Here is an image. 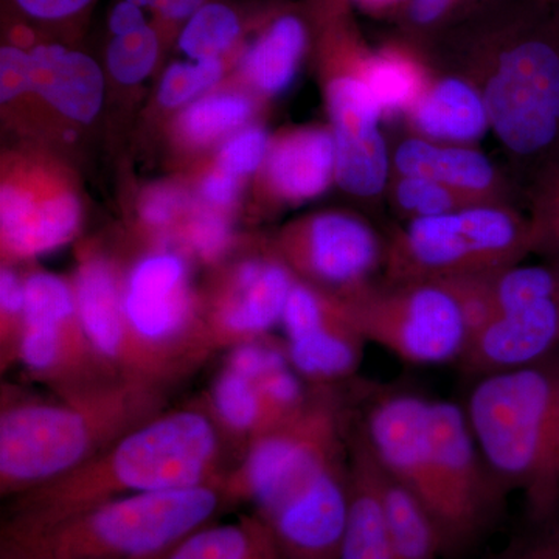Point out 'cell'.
<instances>
[{
    "instance_id": "6da1fadb",
    "label": "cell",
    "mask_w": 559,
    "mask_h": 559,
    "mask_svg": "<svg viewBox=\"0 0 559 559\" xmlns=\"http://www.w3.org/2000/svg\"><path fill=\"white\" fill-rule=\"evenodd\" d=\"M223 433L205 404L162 411L68 476L16 496L2 532H31L106 500L219 484Z\"/></svg>"
},
{
    "instance_id": "7a4b0ae2",
    "label": "cell",
    "mask_w": 559,
    "mask_h": 559,
    "mask_svg": "<svg viewBox=\"0 0 559 559\" xmlns=\"http://www.w3.org/2000/svg\"><path fill=\"white\" fill-rule=\"evenodd\" d=\"M164 388L117 378L57 401L2 389L0 492L16 498L86 465L164 411Z\"/></svg>"
},
{
    "instance_id": "3957f363",
    "label": "cell",
    "mask_w": 559,
    "mask_h": 559,
    "mask_svg": "<svg viewBox=\"0 0 559 559\" xmlns=\"http://www.w3.org/2000/svg\"><path fill=\"white\" fill-rule=\"evenodd\" d=\"M466 417L496 476L521 491L530 521L559 518V348L474 380Z\"/></svg>"
},
{
    "instance_id": "277c9868",
    "label": "cell",
    "mask_w": 559,
    "mask_h": 559,
    "mask_svg": "<svg viewBox=\"0 0 559 559\" xmlns=\"http://www.w3.org/2000/svg\"><path fill=\"white\" fill-rule=\"evenodd\" d=\"M223 481L106 500L31 532L0 533V551L38 559H164L229 509Z\"/></svg>"
},
{
    "instance_id": "5b68a950",
    "label": "cell",
    "mask_w": 559,
    "mask_h": 559,
    "mask_svg": "<svg viewBox=\"0 0 559 559\" xmlns=\"http://www.w3.org/2000/svg\"><path fill=\"white\" fill-rule=\"evenodd\" d=\"M123 316L135 380L165 388L213 355L178 253L160 250L134 264L124 280Z\"/></svg>"
},
{
    "instance_id": "8992f818",
    "label": "cell",
    "mask_w": 559,
    "mask_h": 559,
    "mask_svg": "<svg viewBox=\"0 0 559 559\" xmlns=\"http://www.w3.org/2000/svg\"><path fill=\"white\" fill-rule=\"evenodd\" d=\"M532 252L530 224L495 207L414 218L388 253L390 282L484 277Z\"/></svg>"
},
{
    "instance_id": "52a82bcc",
    "label": "cell",
    "mask_w": 559,
    "mask_h": 559,
    "mask_svg": "<svg viewBox=\"0 0 559 559\" xmlns=\"http://www.w3.org/2000/svg\"><path fill=\"white\" fill-rule=\"evenodd\" d=\"M349 499L348 437L283 471L252 506L283 559H340Z\"/></svg>"
},
{
    "instance_id": "ba28073f",
    "label": "cell",
    "mask_w": 559,
    "mask_h": 559,
    "mask_svg": "<svg viewBox=\"0 0 559 559\" xmlns=\"http://www.w3.org/2000/svg\"><path fill=\"white\" fill-rule=\"evenodd\" d=\"M429 418L441 557L455 559L487 538L506 510L510 491L481 454L465 407L430 400Z\"/></svg>"
},
{
    "instance_id": "9c48e42d",
    "label": "cell",
    "mask_w": 559,
    "mask_h": 559,
    "mask_svg": "<svg viewBox=\"0 0 559 559\" xmlns=\"http://www.w3.org/2000/svg\"><path fill=\"white\" fill-rule=\"evenodd\" d=\"M345 300L366 341L404 362H459L468 344V319L448 282H392L384 289L367 286Z\"/></svg>"
},
{
    "instance_id": "30bf717a",
    "label": "cell",
    "mask_w": 559,
    "mask_h": 559,
    "mask_svg": "<svg viewBox=\"0 0 559 559\" xmlns=\"http://www.w3.org/2000/svg\"><path fill=\"white\" fill-rule=\"evenodd\" d=\"M489 124L521 157H535L559 143V46L533 36L500 57L484 92Z\"/></svg>"
},
{
    "instance_id": "8fae6325",
    "label": "cell",
    "mask_w": 559,
    "mask_h": 559,
    "mask_svg": "<svg viewBox=\"0 0 559 559\" xmlns=\"http://www.w3.org/2000/svg\"><path fill=\"white\" fill-rule=\"evenodd\" d=\"M282 326L289 366L307 384L340 385L358 371L367 341L342 297L296 282Z\"/></svg>"
},
{
    "instance_id": "7c38bea8",
    "label": "cell",
    "mask_w": 559,
    "mask_h": 559,
    "mask_svg": "<svg viewBox=\"0 0 559 559\" xmlns=\"http://www.w3.org/2000/svg\"><path fill=\"white\" fill-rule=\"evenodd\" d=\"M366 401L364 411L358 412V423L367 447L378 465L409 489L437 525L439 489L430 437V400L401 390H380L366 395Z\"/></svg>"
},
{
    "instance_id": "4fadbf2b",
    "label": "cell",
    "mask_w": 559,
    "mask_h": 559,
    "mask_svg": "<svg viewBox=\"0 0 559 559\" xmlns=\"http://www.w3.org/2000/svg\"><path fill=\"white\" fill-rule=\"evenodd\" d=\"M293 266L316 282L340 289L342 299L369 286L384 255L377 234L362 221L344 213H323L286 241Z\"/></svg>"
},
{
    "instance_id": "5bb4252c",
    "label": "cell",
    "mask_w": 559,
    "mask_h": 559,
    "mask_svg": "<svg viewBox=\"0 0 559 559\" xmlns=\"http://www.w3.org/2000/svg\"><path fill=\"white\" fill-rule=\"evenodd\" d=\"M296 282L283 261L249 259L238 264L204 318L213 353L266 337L282 323Z\"/></svg>"
},
{
    "instance_id": "9a60e30c",
    "label": "cell",
    "mask_w": 559,
    "mask_h": 559,
    "mask_svg": "<svg viewBox=\"0 0 559 559\" xmlns=\"http://www.w3.org/2000/svg\"><path fill=\"white\" fill-rule=\"evenodd\" d=\"M336 171L349 194H380L389 178V153L381 132L382 109L360 76H341L329 87Z\"/></svg>"
},
{
    "instance_id": "2e32d148",
    "label": "cell",
    "mask_w": 559,
    "mask_h": 559,
    "mask_svg": "<svg viewBox=\"0 0 559 559\" xmlns=\"http://www.w3.org/2000/svg\"><path fill=\"white\" fill-rule=\"evenodd\" d=\"M559 348V296L500 311L471 333L460 369L487 377L520 369Z\"/></svg>"
},
{
    "instance_id": "e0dca14e",
    "label": "cell",
    "mask_w": 559,
    "mask_h": 559,
    "mask_svg": "<svg viewBox=\"0 0 559 559\" xmlns=\"http://www.w3.org/2000/svg\"><path fill=\"white\" fill-rule=\"evenodd\" d=\"M73 293L81 329L103 367L114 377L135 380L124 326L123 285L109 260L97 253L83 257Z\"/></svg>"
},
{
    "instance_id": "ac0fdd59",
    "label": "cell",
    "mask_w": 559,
    "mask_h": 559,
    "mask_svg": "<svg viewBox=\"0 0 559 559\" xmlns=\"http://www.w3.org/2000/svg\"><path fill=\"white\" fill-rule=\"evenodd\" d=\"M80 219V202L69 191L39 201L22 187L3 186L0 191L2 248L13 259L61 248L75 235Z\"/></svg>"
},
{
    "instance_id": "d6986e66",
    "label": "cell",
    "mask_w": 559,
    "mask_h": 559,
    "mask_svg": "<svg viewBox=\"0 0 559 559\" xmlns=\"http://www.w3.org/2000/svg\"><path fill=\"white\" fill-rule=\"evenodd\" d=\"M31 57L32 91L62 116L90 123L100 110L105 94L100 66L87 55L57 44L36 47Z\"/></svg>"
},
{
    "instance_id": "ffe728a7",
    "label": "cell",
    "mask_w": 559,
    "mask_h": 559,
    "mask_svg": "<svg viewBox=\"0 0 559 559\" xmlns=\"http://www.w3.org/2000/svg\"><path fill=\"white\" fill-rule=\"evenodd\" d=\"M352 499L340 559H395L378 491L377 466L360 432L358 417L349 430Z\"/></svg>"
},
{
    "instance_id": "44dd1931",
    "label": "cell",
    "mask_w": 559,
    "mask_h": 559,
    "mask_svg": "<svg viewBox=\"0 0 559 559\" xmlns=\"http://www.w3.org/2000/svg\"><path fill=\"white\" fill-rule=\"evenodd\" d=\"M336 171L333 134L305 130L288 135L271 150L267 176L274 189L290 201H305L326 190Z\"/></svg>"
},
{
    "instance_id": "7402d4cb",
    "label": "cell",
    "mask_w": 559,
    "mask_h": 559,
    "mask_svg": "<svg viewBox=\"0 0 559 559\" xmlns=\"http://www.w3.org/2000/svg\"><path fill=\"white\" fill-rule=\"evenodd\" d=\"M400 176H419L450 187L459 194H480L491 189L496 170L480 151L440 146L426 139H407L396 148Z\"/></svg>"
},
{
    "instance_id": "603a6c76",
    "label": "cell",
    "mask_w": 559,
    "mask_h": 559,
    "mask_svg": "<svg viewBox=\"0 0 559 559\" xmlns=\"http://www.w3.org/2000/svg\"><path fill=\"white\" fill-rule=\"evenodd\" d=\"M415 128L426 138L468 143L489 127L484 95L457 79L441 80L423 92L414 106Z\"/></svg>"
},
{
    "instance_id": "cb8c5ba5",
    "label": "cell",
    "mask_w": 559,
    "mask_h": 559,
    "mask_svg": "<svg viewBox=\"0 0 559 559\" xmlns=\"http://www.w3.org/2000/svg\"><path fill=\"white\" fill-rule=\"evenodd\" d=\"M373 455V454H371ZM374 460V457H373ZM377 466L378 491L385 528L395 559H440L441 540L436 522L414 495Z\"/></svg>"
},
{
    "instance_id": "d4e9b609",
    "label": "cell",
    "mask_w": 559,
    "mask_h": 559,
    "mask_svg": "<svg viewBox=\"0 0 559 559\" xmlns=\"http://www.w3.org/2000/svg\"><path fill=\"white\" fill-rule=\"evenodd\" d=\"M164 559H283L270 528L253 514L205 525L180 540Z\"/></svg>"
},
{
    "instance_id": "484cf974",
    "label": "cell",
    "mask_w": 559,
    "mask_h": 559,
    "mask_svg": "<svg viewBox=\"0 0 559 559\" xmlns=\"http://www.w3.org/2000/svg\"><path fill=\"white\" fill-rule=\"evenodd\" d=\"M204 404L226 443L235 444L241 454L257 437L266 432L259 385L237 371L223 367Z\"/></svg>"
},
{
    "instance_id": "4316f807",
    "label": "cell",
    "mask_w": 559,
    "mask_h": 559,
    "mask_svg": "<svg viewBox=\"0 0 559 559\" xmlns=\"http://www.w3.org/2000/svg\"><path fill=\"white\" fill-rule=\"evenodd\" d=\"M305 47L307 31L301 21L280 17L246 53V75L264 94H280L293 83Z\"/></svg>"
},
{
    "instance_id": "83f0119b",
    "label": "cell",
    "mask_w": 559,
    "mask_h": 559,
    "mask_svg": "<svg viewBox=\"0 0 559 559\" xmlns=\"http://www.w3.org/2000/svg\"><path fill=\"white\" fill-rule=\"evenodd\" d=\"M252 102L245 95L218 94L201 98L180 117V131L197 145H209L238 130L252 116Z\"/></svg>"
},
{
    "instance_id": "f1b7e54d",
    "label": "cell",
    "mask_w": 559,
    "mask_h": 559,
    "mask_svg": "<svg viewBox=\"0 0 559 559\" xmlns=\"http://www.w3.org/2000/svg\"><path fill=\"white\" fill-rule=\"evenodd\" d=\"M382 112L414 108L423 95L421 73L414 62L396 53H384L367 64L364 76Z\"/></svg>"
},
{
    "instance_id": "f546056e",
    "label": "cell",
    "mask_w": 559,
    "mask_h": 559,
    "mask_svg": "<svg viewBox=\"0 0 559 559\" xmlns=\"http://www.w3.org/2000/svg\"><path fill=\"white\" fill-rule=\"evenodd\" d=\"M240 35V21L229 7L207 3L180 33L179 47L194 61L218 60Z\"/></svg>"
},
{
    "instance_id": "4dcf8cb0",
    "label": "cell",
    "mask_w": 559,
    "mask_h": 559,
    "mask_svg": "<svg viewBox=\"0 0 559 559\" xmlns=\"http://www.w3.org/2000/svg\"><path fill=\"white\" fill-rule=\"evenodd\" d=\"M157 55L159 39L148 25L138 32L116 36L108 49L109 72L120 83H140L153 70Z\"/></svg>"
},
{
    "instance_id": "1f68e13d",
    "label": "cell",
    "mask_w": 559,
    "mask_h": 559,
    "mask_svg": "<svg viewBox=\"0 0 559 559\" xmlns=\"http://www.w3.org/2000/svg\"><path fill=\"white\" fill-rule=\"evenodd\" d=\"M530 235L532 250L559 264V154L547 165L540 179Z\"/></svg>"
},
{
    "instance_id": "d6a6232c",
    "label": "cell",
    "mask_w": 559,
    "mask_h": 559,
    "mask_svg": "<svg viewBox=\"0 0 559 559\" xmlns=\"http://www.w3.org/2000/svg\"><path fill=\"white\" fill-rule=\"evenodd\" d=\"M24 305V280L10 267H3L0 272V364L3 371L17 364Z\"/></svg>"
},
{
    "instance_id": "836d02e7",
    "label": "cell",
    "mask_w": 559,
    "mask_h": 559,
    "mask_svg": "<svg viewBox=\"0 0 559 559\" xmlns=\"http://www.w3.org/2000/svg\"><path fill=\"white\" fill-rule=\"evenodd\" d=\"M223 75L219 60L179 62L165 72L159 90V100L167 108H176L218 83Z\"/></svg>"
},
{
    "instance_id": "e575fe53",
    "label": "cell",
    "mask_w": 559,
    "mask_h": 559,
    "mask_svg": "<svg viewBox=\"0 0 559 559\" xmlns=\"http://www.w3.org/2000/svg\"><path fill=\"white\" fill-rule=\"evenodd\" d=\"M457 197L459 193L450 187L419 176H401L395 190L400 207L412 213L415 218L454 212Z\"/></svg>"
},
{
    "instance_id": "d590c367",
    "label": "cell",
    "mask_w": 559,
    "mask_h": 559,
    "mask_svg": "<svg viewBox=\"0 0 559 559\" xmlns=\"http://www.w3.org/2000/svg\"><path fill=\"white\" fill-rule=\"evenodd\" d=\"M270 138L260 128H248L231 135L219 151V170L231 176H248L257 171L270 156Z\"/></svg>"
},
{
    "instance_id": "8d00e7d4",
    "label": "cell",
    "mask_w": 559,
    "mask_h": 559,
    "mask_svg": "<svg viewBox=\"0 0 559 559\" xmlns=\"http://www.w3.org/2000/svg\"><path fill=\"white\" fill-rule=\"evenodd\" d=\"M187 246L204 261H215L230 246V226L219 213L202 210L191 219L186 234Z\"/></svg>"
},
{
    "instance_id": "74e56055",
    "label": "cell",
    "mask_w": 559,
    "mask_h": 559,
    "mask_svg": "<svg viewBox=\"0 0 559 559\" xmlns=\"http://www.w3.org/2000/svg\"><path fill=\"white\" fill-rule=\"evenodd\" d=\"M554 522L527 520L524 528L514 533L507 546L488 559H551Z\"/></svg>"
},
{
    "instance_id": "f35d334b",
    "label": "cell",
    "mask_w": 559,
    "mask_h": 559,
    "mask_svg": "<svg viewBox=\"0 0 559 559\" xmlns=\"http://www.w3.org/2000/svg\"><path fill=\"white\" fill-rule=\"evenodd\" d=\"M32 91V57L20 47L0 50V98L10 102Z\"/></svg>"
},
{
    "instance_id": "ab89813d",
    "label": "cell",
    "mask_w": 559,
    "mask_h": 559,
    "mask_svg": "<svg viewBox=\"0 0 559 559\" xmlns=\"http://www.w3.org/2000/svg\"><path fill=\"white\" fill-rule=\"evenodd\" d=\"M183 198L170 187L151 190L142 204V218L153 227L170 226L182 207Z\"/></svg>"
},
{
    "instance_id": "60d3db41",
    "label": "cell",
    "mask_w": 559,
    "mask_h": 559,
    "mask_svg": "<svg viewBox=\"0 0 559 559\" xmlns=\"http://www.w3.org/2000/svg\"><path fill=\"white\" fill-rule=\"evenodd\" d=\"M92 0H16L28 16L35 20L58 21L86 9Z\"/></svg>"
},
{
    "instance_id": "b9f144b4",
    "label": "cell",
    "mask_w": 559,
    "mask_h": 559,
    "mask_svg": "<svg viewBox=\"0 0 559 559\" xmlns=\"http://www.w3.org/2000/svg\"><path fill=\"white\" fill-rule=\"evenodd\" d=\"M238 191H240V182H238L237 176H231L219 168L210 173L202 183V198L216 207L230 205L237 200Z\"/></svg>"
},
{
    "instance_id": "7bdbcfd3",
    "label": "cell",
    "mask_w": 559,
    "mask_h": 559,
    "mask_svg": "<svg viewBox=\"0 0 559 559\" xmlns=\"http://www.w3.org/2000/svg\"><path fill=\"white\" fill-rule=\"evenodd\" d=\"M109 27L116 36L128 35V33L146 27L145 16L140 7L123 0V2L117 3L116 9L110 13Z\"/></svg>"
},
{
    "instance_id": "ee69618b",
    "label": "cell",
    "mask_w": 559,
    "mask_h": 559,
    "mask_svg": "<svg viewBox=\"0 0 559 559\" xmlns=\"http://www.w3.org/2000/svg\"><path fill=\"white\" fill-rule=\"evenodd\" d=\"M451 2L452 0H412V20L418 24H430L439 20Z\"/></svg>"
},
{
    "instance_id": "f6af8a7d",
    "label": "cell",
    "mask_w": 559,
    "mask_h": 559,
    "mask_svg": "<svg viewBox=\"0 0 559 559\" xmlns=\"http://www.w3.org/2000/svg\"><path fill=\"white\" fill-rule=\"evenodd\" d=\"M204 0H160L162 16L170 21L190 20L198 10L202 9Z\"/></svg>"
},
{
    "instance_id": "bcb514c9",
    "label": "cell",
    "mask_w": 559,
    "mask_h": 559,
    "mask_svg": "<svg viewBox=\"0 0 559 559\" xmlns=\"http://www.w3.org/2000/svg\"><path fill=\"white\" fill-rule=\"evenodd\" d=\"M551 559H559V518L554 522V536H551Z\"/></svg>"
},
{
    "instance_id": "7dc6e473",
    "label": "cell",
    "mask_w": 559,
    "mask_h": 559,
    "mask_svg": "<svg viewBox=\"0 0 559 559\" xmlns=\"http://www.w3.org/2000/svg\"><path fill=\"white\" fill-rule=\"evenodd\" d=\"M128 2L134 3V5L140 7V9H143V7H159L160 0H128Z\"/></svg>"
},
{
    "instance_id": "c3c4849f",
    "label": "cell",
    "mask_w": 559,
    "mask_h": 559,
    "mask_svg": "<svg viewBox=\"0 0 559 559\" xmlns=\"http://www.w3.org/2000/svg\"><path fill=\"white\" fill-rule=\"evenodd\" d=\"M0 559H38L22 557V555L7 554V551H0Z\"/></svg>"
},
{
    "instance_id": "681fc988",
    "label": "cell",
    "mask_w": 559,
    "mask_h": 559,
    "mask_svg": "<svg viewBox=\"0 0 559 559\" xmlns=\"http://www.w3.org/2000/svg\"><path fill=\"white\" fill-rule=\"evenodd\" d=\"M371 2H382V0H371Z\"/></svg>"
}]
</instances>
